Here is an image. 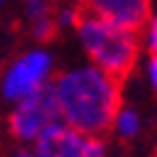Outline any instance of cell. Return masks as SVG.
Segmentation results:
<instances>
[{
    "instance_id": "5b68a950",
    "label": "cell",
    "mask_w": 157,
    "mask_h": 157,
    "mask_svg": "<svg viewBox=\"0 0 157 157\" xmlns=\"http://www.w3.org/2000/svg\"><path fill=\"white\" fill-rule=\"evenodd\" d=\"M32 152L35 157H107V144L101 136L56 123L32 144Z\"/></svg>"
},
{
    "instance_id": "7c38bea8",
    "label": "cell",
    "mask_w": 157,
    "mask_h": 157,
    "mask_svg": "<svg viewBox=\"0 0 157 157\" xmlns=\"http://www.w3.org/2000/svg\"><path fill=\"white\" fill-rule=\"evenodd\" d=\"M16 157H35V152H32V149H24V152H19Z\"/></svg>"
},
{
    "instance_id": "52a82bcc",
    "label": "cell",
    "mask_w": 157,
    "mask_h": 157,
    "mask_svg": "<svg viewBox=\"0 0 157 157\" xmlns=\"http://www.w3.org/2000/svg\"><path fill=\"white\" fill-rule=\"evenodd\" d=\"M24 11L27 32L32 35V40L48 43L56 35V21H53V3L51 0H21Z\"/></svg>"
},
{
    "instance_id": "277c9868",
    "label": "cell",
    "mask_w": 157,
    "mask_h": 157,
    "mask_svg": "<svg viewBox=\"0 0 157 157\" xmlns=\"http://www.w3.org/2000/svg\"><path fill=\"white\" fill-rule=\"evenodd\" d=\"M56 123H61V120H59V109H56L51 88H43V91L32 93V96L13 101L11 115H8L11 136L19 144H29V147Z\"/></svg>"
},
{
    "instance_id": "9c48e42d",
    "label": "cell",
    "mask_w": 157,
    "mask_h": 157,
    "mask_svg": "<svg viewBox=\"0 0 157 157\" xmlns=\"http://www.w3.org/2000/svg\"><path fill=\"white\" fill-rule=\"evenodd\" d=\"M83 16V8L80 3H59L53 6V21H56V29H75V24Z\"/></svg>"
},
{
    "instance_id": "7a4b0ae2",
    "label": "cell",
    "mask_w": 157,
    "mask_h": 157,
    "mask_svg": "<svg viewBox=\"0 0 157 157\" xmlns=\"http://www.w3.org/2000/svg\"><path fill=\"white\" fill-rule=\"evenodd\" d=\"M75 35H77V43H80L88 64L104 69L107 75L125 77L139 61L141 40L139 32H133V29L83 13L80 21L75 24Z\"/></svg>"
},
{
    "instance_id": "6da1fadb",
    "label": "cell",
    "mask_w": 157,
    "mask_h": 157,
    "mask_svg": "<svg viewBox=\"0 0 157 157\" xmlns=\"http://www.w3.org/2000/svg\"><path fill=\"white\" fill-rule=\"evenodd\" d=\"M48 88L56 101L59 120L93 136L109 131L115 109L123 104L120 77L93 64H75L53 75Z\"/></svg>"
},
{
    "instance_id": "3957f363",
    "label": "cell",
    "mask_w": 157,
    "mask_h": 157,
    "mask_svg": "<svg viewBox=\"0 0 157 157\" xmlns=\"http://www.w3.org/2000/svg\"><path fill=\"white\" fill-rule=\"evenodd\" d=\"M53 80V53L48 48H29L19 53L0 77V93L6 101H19L24 96L48 88Z\"/></svg>"
},
{
    "instance_id": "30bf717a",
    "label": "cell",
    "mask_w": 157,
    "mask_h": 157,
    "mask_svg": "<svg viewBox=\"0 0 157 157\" xmlns=\"http://www.w3.org/2000/svg\"><path fill=\"white\" fill-rule=\"evenodd\" d=\"M144 45H147L149 51H157V8L149 13V19L144 21Z\"/></svg>"
},
{
    "instance_id": "8992f818",
    "label": "cell",
    "mask_w": 157,
    "mask_h": 157,
    "mask_svg": "<svg viewBox=\"0 0 157 157\" xmlns=\"http://www.w3.org/2000/svg\"><path fill=\"white\" fill-rule=\"evenodd\" d=\"M83 13L104 19L109 24L141 32L144 21L152 13V0H77Z\"/></svg>"
},
{
    "instance_id": "ba28073f",
    "label": "cell",
    "mask_w": 157,
    "mask_h": 157,
    "mask_svg": "<svg viewBox=\"0 0 157 157\" xmlns=\"http://www.w3.org/2000/svg\"><path fill=\"white\" fill-rule=\"evenodd\" d=\"M144 128V120H141V112L136 107H128V104H120L115 109V115H112V123H109V131L120 136V139L131 141L136 139Z\"/></svg>"
},
{
    "instance_id": "8fae6325",
    "label": "cell",
    "mask_w": 157,
    "mask_h": 157,
    "mask_svg": "<svg viewBox=\"0 0 157 157\" xmlns=\"http://www.w3.org/2000/svg\"><path fill=\"white\" fill-rule=\"evenodd\" d=\"M147 80L152 85V91L157 93V51H149V59H147Z\"/></svg>"
}]
</instances>
